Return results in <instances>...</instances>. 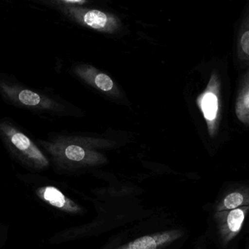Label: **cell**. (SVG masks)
I'll use <instances>...</instances> for the list:
<instances>
[{
  "instance_id": "cell-1",
  "label": "cell",
  "mask_w": 249,
  "mask_h": 249,
  "mask_svg": "<svg viewBox=\"0 0 249 249\" xmlns=\"http://www.w3.org/2000/svg\"><path fill=\"white\" fill-rule=\"evenodd\" d=\"M0 96L9 104L40 114L61 117L71 113L70 105L62 99L26 87L4 74H0Z\"/></svg>"
},
{
  "instance_id": "cell-2",
  "label": "cell",
  "mask_w": 249,
  "mask_h": 249,
  "mask_svg": "<svg viewBox=\"0 0 249 249\" xmlns=\"http://www.w3.org/2000/svg\"><path fill=\"white\" fill-rule=\"evenodd\" d=\"M0 138L8 151L24 164L37 169L49 166V160L43 151L12 119H0Z\"/></svg>"
},
{
  "instance_id": "cell-3",
  "label": "cell",
  "mask_w": 249,
  "mask_h": 249,
  "mask_svg": "<svg viewBox=\"0 0 249 249\" xmlns=\"http://www.w3.org/2000/svg\"><path fill=\"white\" fill-rule=\"evenodd\" d=\"M48 141L38 143L60 163L66 164H91L97 160V154L89 149L92 141L84 137L54 135Z\"/></svg>"
},
{
  "instance_id": "cell-4",
  "label": "cell",
  "mask_w": 249,
  "mask_h": 249,
  "mask_svg": "<svg viewBox=\"0 0 249 249\" xmlns=\"http://www.w3.org/2000/svg\"><path fill=\"white\" fill-rule=\"evenodd\" d=\"M61 14L71 21L87 26L99 31L110 32L116 28V22L114 17L97 10H89L81 8V5H69L59 1L49 2Z\"/></svg>"
},
{
  "instance_id": "cell-5",
  "label": "cell",
  "mask_w": 249,
  "mask_h": 249,
  "mask_svg": "<svg viewBox=\"0 0 249 249\" xmlns=\"http://www.w3.org/2000/svg\"><path fill=\"white\" fill-rule=\"evenodd\" d=\"M182 235L180 230H170L142 236L114 249H161Z\"/></svg>"
},
{
  "instance_id": "cell-6",
  "label": "cell",
  "mask_w": 249,
  "mask_h": 249,
  "mask_svg": "<svg viewBox=\"0 0 249 249\" xmlns=\"http://www.w3.org/2000/svg\"><path fill=\"white\" fill-rule=\"evenodd\" d=\"M73 72L87 84L98 89L104 92H111L114 89L113 80L103 72L89 65H77L73 68Z\"/></svg>"
},
{
  "instance_id": "cell-7",
  "label": "cell",
  "mask_w": 249,
  "mask_h": 249,
  "mask_svg": "<svg viewBox=\"0 0 249 249\" xmlns=\"http://www.w3.org/2000/svg\"><path fill=\"white\" fill-rule=\"evenodd\" d=\"M246 213L244 208H240L231 210L229 213L223 226V233L225 237H229L230 239L240 231L246 217Z\"/></svg>"
},
{
  "instance_id": "cell-8",
  "label": "cell",
  "mask_w": 249,
  "mask_h": 249,
  "mask_svg": "<svg viewBox=\"0 0 249 249\" xmlns=\"http://www.w3.org/2000/svg\"><path fill=\"white\" fill-rule=\"evenodd\" d=\"M40 193L43 199L53 206L68 211L76 210V208L71 205V202L68 200L65 195L56 188L52 186L43 188L40 189Z\"/></svg>"
},
{
  "instance_id": "cell-9",
  "label": "cell",
  "mask_w": 249,
  "mask_h": 249,
  "mask_svg": "<svg viewBox=\"0 0 249 249\" xmlns=\"http://www.w3.org/2000/svg\"><path fill=\"white\" fill-rule=\"evenodd\" d=\"M200 106L207 122L212 123L216 118L218 110V100L216 94L212 91L205 92L202 96Z\"/></svg>"
},
{
  "instance_id": "cell-10",
  "label": "cell",
  "mask_w": 249,
  "mask_h": 249,
  "mask_svg": "<svg viewBox=\"0 0 249 249\" xmlns=\"http://www.w3.org/2000/svg\"><path fill=\"white\" fill-rule=\"evenodd\" d=\"M236 115L239 120L245 124L249 121V84L246 81V86L242 89L236 104Z\"/></svg>"
},
{
  "instance_id": "cell-11",
  "label": "cell",
  "mask_w": 249,
  "mask_h": 249,
  "mask_svg": "<svg viewBox=\"0 0 249 249\" xmlns=\"http://www.w3.org/2000/svg\"><path fill=\"white\" fill-rule=\"evenodd\" d=\"M244 202V196L240 192H234L229 194L222 202L223 208L233 210L238 208Z\"/></svg>"
},
{
  "instance_id": "cell-12",
  "label": "cell",
  "mask_w": 249,
  "mask_h": 249,
  "mask_svg": "<svg viewBox=\"0 0 249 249\" xmlns=\"http://www.w3.org/2000/svg\"><path fill=\"white\" fill-rule=\"evenodd\" d=\"M240 47L243 53L249 56V32L246 30L240 38Z\"/></svg>"
}]
</instances>
